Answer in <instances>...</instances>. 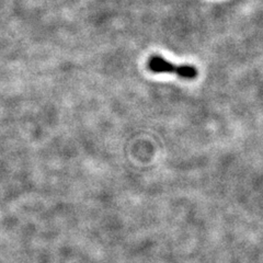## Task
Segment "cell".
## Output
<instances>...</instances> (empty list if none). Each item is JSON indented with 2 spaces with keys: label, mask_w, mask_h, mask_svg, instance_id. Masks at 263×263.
Returning a JSON list of instances; mask_svg holds the SVG:
<instances>
[{
  "label": "cell",
  "mask_w": 263,
  "mask_h": 263,
  "mask_svg": "<svg viewBox=\"0 0 263 263\" xmlns=\"http://www.w3.org/2000/svg\"><path fill=\"white\" fill-rule=\"evenodd\" d=\"M147 67L155 73H174L180 78L194 79L197 77V69L191 65H175L162 59L161 56H153L148 61Z\"/></svg>",
  "instance_id": "1"
}]
</instances>
